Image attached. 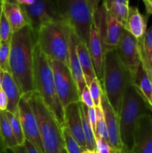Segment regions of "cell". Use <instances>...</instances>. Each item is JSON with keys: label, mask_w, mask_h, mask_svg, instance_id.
Here are the masks:
<instances>
[{"label": "cell", "mask_w": 152, "mask_h": 153, "mask_svg": "<svg viewBox=\"0 0 152 153\" xmlns=\"http://www.w3.org/2000/svg\"><path fill=\"white\" fill-rule=\"evenodd\" d=\"M80 102H82L83 104H84L85 105L87 106L88 108H94L93 100H92V97L90 95V93H89V87L86 86L85 88L83 89V91H82L81 94L80 95Z\"/></svg>", "instance_id": "cell-34"}, {"label": "cell", "mask_w": 152, "mask_h": 153, "mask_svg": "<svg viewBox=\"0 0 152 153\" xmlns=\"http://www.w3.org/2000/svg\"><path fill=\"white\" fill-rule=\"evenodd\" d=\"M62 134L63 137L65 149L68 153H82L83 149L80 147L79 143L76 141L75 139L70 134L69 131L66 127L62 128Z\"/></svg>", "instance_id": "cell-28"}, {"label": "cell", "mask_w": 152, "mask_h": 153, "mask_svg": "<svg viewBox=\"0 0 152 153\" xmlns=\"http://www.w3.org/2000/svg\"><path fill=\"white\" fill-rule=\"evenodd\" d=\"M59 153H68V152H67L66 149H65V147H63V148L62 149H61V152H60Z\"/></svg>", "instance_id": "cell-45"}, {"label": "cell", "mask_w": 152, "mask_h": 153, "mask_svg": "<svg viewBox=\"0 0 152 153\" xmlns=\"http://www.w3.org/2000/svg\"><path fill=\"white\" fill-rule=\"evenodd\" d=\"M6 115H7L8 120L10 122V126H11L12 131H13L14 137L16 138L18 145H24L25 143V136H24L23 131H22V126H21L20 120H19V114H13L5 111Z\"/></svg>", "instance_id": "cell-27"}, {"label": "cell", "mask_w": 152, "mask_h": 153, "mask_svg": "<svg viewBox=\"0 0 152 153\" xmlns=\"http://www.w3.org/2000/svg\"><path fill=\"white\" fill-rule=\"evenodd\" d=\"M25 95L37 120L44 153H59L65 147L62 128L37 91Z\"/></svg>", "instance_id": "cell-4"}, {"label": "cell", "mask_w": 152, "mask_h": 153, "mask_svg": "<svg viewBox=\"0 0 152 153\" xmlns=\"http://www.w3.org/2000/svg\"><path fill=\"white\" fill-rule=\"evenodd\" d=\"M3 3H4V0H0V20H1V15L3 13Z\"/></svg>", "instance_id": "cell-44"}, {"label": "cell", "mask_w": 152, "mask_h": 153, "mask_svg": "<svg viewBox=\"0 0 152 153\" xmlns=\"http://www.w3.org/2000/svg\"><path fill=\"white\" fill-rule=\"evenodd\" d=\"M64 126L66 127L83 151L86 150V140L80 115V102H73L63 108Z\"/></svg>", "instance_id": "cell-15"}, {"label": "cell", "mask_w": 152, "mask_h": 153, "mask_svg": "<svg viewBox=\"0 0 152 153\" xmlns=\"http://www.w3.org/2000/svg\"><path fill=\"white\" fill-rule=\"evenodd\" d=\"M37 32L30 25L13 32L10 41L9 72L22 94L34 91V49Z\"/></svg>", "instance_id": "cell-1"}, {"label": "cell", "mask_w": 152, "mask_h": 153, "mask_svg": "<svg viewBox=\"0 0 152 153\" xmlns=\"http://www.w3.org/2000/svg\"><path fill=\"white\" fill-rule=\"evenodd\" d=\"M133 85L152 111V79L146 73L142 63L134 76Z\"/></svg>", "instance_id": "cell-22"}, {"label": "cell", "mask_w": 152, "mask_h": 153, "mask_svg": "<svg viewBox=\"0 0 152 153\" xmlns=\"http://www.w3.org/2000/svg\"><path fill=\"white\" fill-rule=\"evenodd\" d=\"M100 1L101 0H86L88 5H89V7L92 14L95 13V12L96 11L98 7H99Z\"/></svg>", "instance_id": "cell-38"}, {"label": "cell", "mask_w": 152, "mask_h": 153, "mask_svg": "<svg viewBox=\"0 0 152 153\" xmlns=\"http://www.w3.org/2000/svg\"><path fill=\"white\" fill-rule=\"evenodd\" d=\"M142 64L152 79V24L147 29L142 39L139 40Z\"/></svg>", "instance_id": "cell-23"}, {"label": "cell", "mask_w": 152, "mask_h": 153, "mask_svg": "<svg viewBox=\"0 0 152 153\" xmlns=\"http://www.w3.org/2000/svg\"><path fill=\"white\" fill-rule=\"evenodd\" d=\"M76 38H77V34L71 28L69 40V67L72 76L77 87L79 94L80 95L82 91L86 86V84L85 82L84 76H83L80 62H79L77 51H76Z\"/></svg>", "instance_id": "cell-19"}, {"label": "cell", "mask_w": 152, "mask_h": 153, "mask_svg": "<svg viewBox=\"0 0 152 153\" xmlns=\"http://www.w3.org/2000/svg\"><path fill=\"white\" fill-rule=\"evenodd\" d=\"M34 89L43 99L61 128L64 127V111L58 97L50 59L36 44L34 49Z\"/></svg>", "instance_id": "cell-3"}, {"label": "cell", "mask_w": 152, "mask_h": 153, "mask_svg": "<svg viewBox=\"0 0 152 153\" xmlns=\"http://www.w3.org/2000/svg\"><path fill=\"white\" fill-rule=\"evenodd\" d=\"M10 41H1L0 44V69L4 70V72H9Z\"/></svg>", "instance_id": "cell-30"}, {"label": "cell", "mask_w": 152, "mask_h": 153, "mask_svg": "<svg viewBox=\"0 0 152 153\" xmlns=\"http://www.w3.org/2000/svg\"><path fill=\"white\" fill-rule=\"evenodd\" d=\"M76 51L86 86L89 87L92 80L95 78H97V76L87 46L84 42L80 40L77 36L76 38Z\"/></svg>", "instance_id": "cell-20"}, {"label": "cell", "mask_w": 152, "mask_h": 153, "mask_svg": "<svg viewBox=\"0 0 152 153\" xmlns=\"http://www.w3.org/2000/svg\"><path fill=\"white\" fill-rule=\"evenodd\" d=\"M116 50L124 65L134 76L142 63L139 40L124 29Z\"/></svg>", "instance_id": "cell-12"}, {"label": "cell", "mask_w": 152, "mask_h": 153, "mask_svg": "<svg viewBox=\"0 0 152 153\" xmlns=\"http://www.w3.org/2000/svg\"><path fill=\"white\" fill-rule=\"evenodd\" d=\"M145 6L146 13L149 15L152 14V0H143Z\"/></svg>", "instance_id": "cell-40"}, {"label": "cell", "mask_w": 152, "mask_h": 153, "mask_svg": "<svg viewBox=\"0 0 152 153\" xmlns=\"http://www.w3.org/2000/svg\"><path fill=\"white\" fill-rule=\"evenodd\" d=\"M106 11L119 21L125 28L129 10V0H103Z\"/></svg>", "instance_id": "cell-24"}, {"label": "cell", "mask_w": 152, "mask_h": 153, "mask_svg": "<svg viewBox=\"0 0 152 153\" xmlns=\"http://www.w3.org/2000/svg\"><path fill=\"white\" fill-rule=\"evenodd\" d=\"M89 93L93 100L95 107H101V97L102 92L101 82L98 78H95L89 86Z\"/></svg>", "instance_id": "cell-31"}, {"label": "cell", "mask_w": 152, "mask_h": 153, "mask_svg": "<svg viewBox=\"0 0 152 153\" xmlns=\"http://www.w3.org/2000/svg\"><path fill=\"white\" fill-rule=\"evenodd\" d=\"M3 13L10 23L13 32L29 25L22 8L15 0H4Z\"/></svg>", "instance_id": "cell-18"}, {"label": "cell", "mask_w": 152, "mask_h": 153, "mask_svg": "<svg viewBox=\"0 0 152 153\" xmlns=\"http://www.w3.org/2000/svg\"><path fill=\"white\" fill-rule=\"evenodd\" d=\"M71 27L66 21L45 23L37 31V42L50 60L69 65V40Z\"/></svg>", "instance_id": "cell-5"}, {"label": "cell", "mask_w": 152, "mask_h": 153, "mask_svg": "<svg viewBox=\"0 0 152 153\" xmlns=\"http://www.w3.org/2000/svg\"><path fill=\"white\" fill-rule=\"evenodd\" d=\"M88 118H89V123L91 124L94 134L96 132V115H95V107L88 108Z\"/></svg>", "instance_id": "cell-35"}, {"label": "cell", "mask_w": 152, "mask_h": 153, "mask_svg": "<svg viewBox=\"0 0 152 153\" xmlns=\"http://www.w3.org/2000/svg\"><path fill=\"white\" fill-rule=\"evenodd\" d=\"M50 63L53 70L57 94L63 108H64L71 103L80 102V94L69 67L55 60H50Z\"/></svg>", "instance_id": "cell-10"}, {"label": "cell", "mask_w": 152, "mask_h": 153, "mask_svg": "<svg viewBox=\"0 0 152 153\" xmlns=\"http://www.w3.org/2000/svg\"><path fill=\"white\" fill-rule=\"evenodd\" d=\"M95 115H96V132H95V137L99 136L109 141L108 131H107V126L104 120V113H103L101 106L95 107Z\"/></svg>", "instance_id": "cell-29"}, {"label": "cell", "mask_w": 152, "mask_h": 153, "mask_svg": "<svg viewBox=\"0 0 152 153\" xmlns=\"http://www.w3.org/2000/svg\"><path fill=\"white\" fill-rule=\"evenodd\" d=\"M93 152H91V151H89V150H85V151H83L82 153H93Z\"/></svg>", "instance_id": "cell-46"}, {"label": "cell", "mask_w": 152, "mask_h": 153, "mask_svg": "<svg viewBox=\"0 0 152 153\" xmlns=\"http://www.w3.org/2000/svg\"><path fill=\"white\" fill-rule=\"evenodd\" d=\"M18 114L25 140L31 142L40 153H44L37 120L25 94H22L18 104Z\"/></svg>", "instance_id": "cell-11"}, {"label": "cell", "mask_w": 152, "mask_h": 153, "mask_svg": "<svg viewBox=\"0 0 152 153\" xmlns=\"http://www.w3.org/2000/svg\"><path fill=\"white\" fill-rule=\"evenodd\" d=\"M80 115H81L82 126L86 140V150L96 152V143L94 131L88 118V107L80 102Z\"/></svg>", "instance_id": "cell-25"}, {"label": "cell", "mask_w": 152, "mask_h": 153, "mask_svg": "<svg viewBox=\"0 0 152 153\" xmlns=\"http://www.w3.org/2000/svg\"><path fill=\"white\" fill-rule=\"evenodd\" d=\"M64 20L88 46L93 14L86 0H55Z\"/></svg>", "instance_id": "cell-7"}, {"label": "cell", "mask_w": 152, "mask_h": 153, "mask_svg": "<svg viewBox=\"0 0 152 153\" xmlns=\"http://www.w3.org/2000/svg\"><path fill=\"white\" fill-rule=\"evenodd\" d=\"M0 136L6 149L18 146L5 111H0Z\"/></svg>", "instance_id": "cell-26"}, {"label": "cell", "mask_w": 152, "mask_h": 153, "mask_svg": "<svg viewBox=\"0 0 152 153\" xmlns=\"http://www.w3.org/2000/svg\"><path fill=\"white\" fill-rule=\"evenodd\" d=\"M134 83V76L124 65L116 49L104 52L101 84L107 100L119 114L125 90Z\"/></svg>", "instance_id": "cell-2"}, {"label": "cell", "mask_w": 152, "mask_h": 153, "mask_svg": "<svg viewBox=\"0 0 152 153\" xmlns=\"http://www.w3.org/2000/svg\"><path fill=\"white\" fill-rule=\"evenodd\" d=\"M116 153H131V151H130L129 149H127V148L123 147L122 149H120V150L116 151Z\"/></svg>", "instance_id": "cell-43"}, {"label": "cell", "mask_w": 152, "mask_h": 153, "mask_svg": "<svg viewBox=\"0 0 152 153\" xmlns=\"http://www.w3.org/2000/svg\"><path fill=\"white\" fill-rule=\"evenodd\" d=\"M3 153H26L24 145H18L13 148L6 149Z\"/></svg>", "instance_id": "cell-37"}, {"label": "cell", "mask_w": 152, "mask_h": 153, "mask_svg": "<svg viewBox=\"0 0 152 153\" xmlns=\"http://www.w3.org/2000/svg\"><path fill=\"white\" fill-rule=\"evenodd\" d=\"M93 23L99 31L104 54L107 51L116 49L125 29L123 25L106 11L103 4L93 14Z\"/></svg>", "instance_id": "cell-9"}, {"label": "cell", "mask_w": 152, "mask_h": 153, "mask_svg": "<svg viewBox=\"0 0 152 153\" xmlns=\"http://www.w3.org/2000/svg\"><path fill=\"white\" fill-rule=\"evenodd\" d=\"M13 33L10 23L8 22L4 13H2L1 20H0V40L1 41H10Z\"/></svg>", "instance_id": "cell-32"}, {"label": "cell", "mask_w": 152, "mask_h": 153, "mask_svg": "<svg viewBox=\"0 0 152 153\" xmlns=\"http://www.w3.org/2000/svg\"><path fill=\"white\" fill-rule=\"evenodd\" d=\"M0 44H1V40H0Z\"/></svg>", "instance_id": "cell-47"}, {"label": "cell", "mask_w": 152, "mask_h": 153, "mask_svg": "<svg viewBox=\"0 0 152 153\" xmlns=\"http://www.w3.org/2000/svg\"><path fill=\"white\" fill-rule=\"evenodd\" d=\"M97 153H116V150L110 145V142L102 137H95Z\"/></svg>", "instance_id": "cell-33"}, {"label": "cell", "mask_w": 152, "mask_h": 153, "mask_svg": "<svg viewBox=\"0 0 152 153\" xmlns=\"http://www.w3.org/2000/svg\"><path fill=\"white\" fill-rule=\"evenodd\" d=\"M149 111L148 105L134 85L128 86L119 114L120 137L123 147L131 151L139 119L142 115L148 114Z\"/></svg>", "instance_id": "cell-6"}, {"label": "cell", "mask_w": 152, "mask_h": 153, "mask_svg": "<svg viewBox=\"0 0 152 153\" xmlns=\"http://www.w3.org/2000/svg\"><path fill=\"white\" fill-rule=\"evenodd\" d=\"M88 50L93 63L97 78L101 82L102 79L103 64H104V49L100 37L99 31L95 24H92L89 34Z\"/></svg>", "instance_id": "cell-16"}, {"label": "cell", "mask_w": 152, "mask_h": 153, "mask_svg": "<svg viewBox=\"0 0 152 153\" xmlns=\"http://www.w3.org/2000/svg\"><path fill=\"white\" fill-rule=\"evenodd\" d=\"M101 106L108 131L109 142L116 151L120 150L123 148V144L120 137L119 115L110 104L103 91L101 92Z\"/></svg>", "instance_id": "cell-14"}, {"label": "cell", "mask_w": 152, "mask_h": 153, "mask_svg": "<svg viewBox=\"0 0 152 153\" xmlns=\"http://www.w3.org/2000/svg\"><path fill=\"white\" fill-rule=\"evenodd\" d=\"M5 149H6L5 146H4L2 140H1V136H0V153H3Z\"/></svg>", "instance_id": "cell-41"}, {"label": "cell", "mask_w": 152, "mask_h": 153, "mask_svg": "<svg viewBox=\"0 0 152 153\" xmlns=\"http://www.w3.org/2000/svg\"><path fill=\"white\" fill-rule=\"evenodd\" d=\"M150 15L142 14L136 6H130L125 29L138 40L142 39L147 31V23Z\"/></svg>", "instance_id": "cell-17"}, {"label": "cell", "mask_w": 152, "mask_h": 153, "mask_svg": "<svg viewBox=\"0 0 152 153\" xmlns=\"http://www.w3.org/2000/svg\"><path fill=\"white\" fill-rule=\"evenodd\" d=\"M24 146H25V152H26V153H40L34 146H33L32 143H31V142L28 141V140H25Z\"/></svg>", "instance_id": "cell-39"}, {"label": "cell", "mask_w": 152, "mask_h": 153, "mask_svg": "<svg viewBox=\"0 0 152 153\" xmlns=\"http://www.w3.org/2000/svg\"><path fill=\"white\" fill-rule=\"evenodd\" d=\"M4 70L0 69V90H1V87H2V81H3V76H4Z\"/></svg>", "instance_id": "cell-42"}, {"label": "cell", "mask_w": 152, "mask_h": 153, "mask_svg": "<svg viewBox=\"0 0 152 153\" xmlns=\"http://www.w3.org/2000/svg\"><path fill=\"white\" fill-rule=\"evenodd\" d=\"M7 105H8L7 97L4 91L1 88V90H0V111H7Z\"/></svg>", "instance_id": "cell-36"}, {"label": "cell", "mask_w": 152, "mask_h": 153, "mask_svg": "<svg viewBox=\"0 0 152 153\" xmlns=\"http://www.w3.org/2000/svg\"><path fill=\"white\" fill-rule=\"evenodd\" d=\"M22 8L29 25L35 32L42 25L63 21L55 0H15ZM65 21V20H64Z\"/></svg>", "instance_id": "cell-8"}, {"label": "cell", "mask_w": 152, "mask_h": 153, "mask_svg": "<svg viewBox=\"0 0 152 153\" xmlns=\"http://www.w3.org/2000/svg\"><path fill=\"white\" fill-rule=\"evenodd\" d=\"M131 153H152V117L150 113L139 119Z\"/></svg>", "instance_id": "cell-13"}, {"label": "cell", "mask_w": 152, "mask_h": 153, "mask_svg": "<svg viewBox=\"0 0 152 153\" xmlns=\"http://www.w3.org/2000/svg\"><path fill=\"white\" fill-rule=\"evenodd\" d=\"M8 100L7 111L13 114L18 113V104L22 97V92L9 72H4L2 87Z\"/></svg>", "instance_id": "cell-21"}]
</instances>
